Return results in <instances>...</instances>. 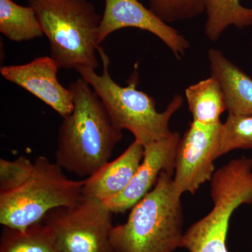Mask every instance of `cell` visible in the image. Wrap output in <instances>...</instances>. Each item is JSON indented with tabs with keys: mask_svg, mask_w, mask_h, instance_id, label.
Returning <instances> with one entry per match:
<instances>
[{
	"mask_svg": "<svg viewBox=\"0 0 252 252\" xmlns=\"http://www.w3.org/2000/svg\"><path fill=\"white\" fill-rule=\"evenodd\" d=\"M68 89L74 109L60 126L56 162L78 177L88 178L109 162L122 140V130L85 79L79 78Z\"/></svg>",
	"mask_w": 252,
	"mask_h": 252,
	"instance_id": "obj_1",
	"label": "cell"
},
{
	"mask_svg": "<svg viewBox=\"0 0 252 252\" xmlns=\"http://www.w3.org/2000/svg\"><path fill=\"white\" fill-rule=\"evenodd\" d=\"M174 173L163 171L153 189L132 207L124 223L113 227L110 241L115 252H174L183 237L182 194Z\"/></svg>",
	"mask_w": 252,
	"mask_h": 252,
	"instance_id": "obj_2",
	"label": "cell"
},
{
	"mask_svg": "<svg viewBox=\"0 0 252 252\" xmlns=\"http://www.w3.org/2000/svg\"><path fill=\"white\" fill-rule=\"evenodd\" d=\"M59 69H95L102 16L89 0H28Z\"/></svg>",
	"mask_w": 252,
	"mask_h": 252,
	"instance_id": "obj_3",
	"label": "cell"
},
{
	"mask_svg": "<svg viewBox=\"0 0 252 252\" xmlns=\"http://www.w3.org/2000/svg\"><path fill=\"white\" fill-rule=\"evenodd\" d=\"M97 52L102 63V74L88 67L75 70L99 96L116 126L122 130L130 131L135 140L144 147L170 135V119L182 107L183 97L176 94L166 109L159 112L154 99L136 88L137 78L131 79L126 87L113 80L109 70L108 56L100 46Z\"/></svg>",
	"mask_w": 252,
	"mask_h": 252,
	"instance_id": "obj_4",
	"label": "cell"
},
{
	"mask_svg": "<svg viewBox=\"0 0 252 252\" xmlns=\"http://www.w3.org/2000/svg\"><path fill=\"white\" fill-rule=\"evenodd\" d=\"M34 170L22 185L0 193V223L24 230L41 222L48 212L70 206L82 197L84 180H72L46 157L36 158Z\"/></svg>",
	"mask_w": 252,
	"mask_h": 252,
	"instance_id": "obj_5",
	"label": "cell"
},
{
	"mask_svg": "<svg viewBox=\"0 0 252 252\" xmlns=\"http://www.w3.org/2000/svg\"><path fill=\"white\" fill-rule=\"evenodd\" d=\"M112 215L102 201L82 195L74 205L51 210L41 222L58 252H115Z\"/></svg>",
	"mask_w": 252,
	"mask_h": 252,
	"instance_id": "obj_6",
	"label": "cell"
},
{
	"mask_svg": "<svg viewBox=\"0 0 252 252\" xmlns=\"http://www.w3.org/2000/svg\"><path fill=\"white\" fill-rule=\"evenodd\" d=\"M222 123L206 126L192 122L180 140L173 180L181 194H195L215 173Z\"/></svg>",
	"mask_w": 252,
	"mask_h": 252,
	"instance_id": "obj_7",
	"label": "cell"
},
{
	"mask_svg": "<svg viewBox=\"0 0 252 252\" xmlns=\"http://www.w3.org/2000/svg\"><path fill=\"white\" fill-rule=\"evenodd\" d=\"M127 28L152 33L170 49L177 59L185 56L190 46L185 36L163 22L139 0H105L99 26V44L114 32Z\"/></svg>",
	"mask_w": 252,
	"mask_h": 252,
	"instance_id": "obj_8",
	"label": "cell"
},
{
	"mask_svg": "<svg viewBox=\"0 0 252 252\" xmlns=\"http://www.w3.org/2000/svg\"><path fill=\"white\" fill-rule=\"evenodd\" d=\"M181 140L172 132L162 140L144 147V157L130 183L117 196L102 202L113 214L124 213L140 201L157 184L163 171L175 172L176 154Z\"/></svg>",
	"mask_w": 252,
	"mask_h": 252,
	"instance_id": "obj_9",
	"label": "cell"
},
{
	"mask_svg": "<svg viewBox=\"0 0 252 252\" xmlns=\"http://www.w3.org/2000/svg\"><path fill=\"white\" fill-rule=\"evenodd\" d=\"M57 64L50 56L36 58L20 65L4 66L0 69L2 77L28 91L64 118L74 109L69 89L58 80Z\"/></svg>",
	"mask_w": 252,
	"mask_h": 252,
	"instance_id": "obj_10",
	"label": "cell"
},
{
	"mask_svg": "<svg viewBox=\"0 0 252 252\" xmlns=\"http://www.w3.org/2000/svg\"><path fill=\"white\" fill-rule=\"evenodd\" d=\"M144 150L142 144L134 141L117 158L84 180L82 195L104 202L122 193L140 166Z\"/></svg>",
	"mask_w": 252,
	"mask_h": 252,
	"instance_id": "obj_11",
	"label": "cell"
},
{
	"mask_svg": "<svg viewBox=\"0 0 252 252\" xmlns=\"http://www.w3.org/2000/svg\"><path fill=\"white\" fill-rule=\"evenodd\" d=\"M211 76L220 81L226 98L228 114L252 115V79L220 50L208 54Z\"/></svg>",
	"mask_w": 252,
	"mask_h": 252,
	"instance_id": "obj_12",
	"label": "cell"
},
{
	"mask_svg": "<svg viewBox=\"0 0 252 252\" xmlns=\"http://www.w3.org/2000/svg\"><path fill=\"white\" fill-rule=\"evenodd\" d=\"M185 97L193 122L203 125L220 124V115L227 111L224 91L220 81L213 76L189 86L185 91Z\"/></svg>",
	"mask_w": 252,
	"mask_h": 252,
	"instance_id": "obj_13",
	"label": "cell"
},
{
	"mask_svg": "<svg viewBox=\"0 0 252 252\" xmlns=\"http://www.w3.org/2000/svg\"><path fill=\"white\" fill-rule=\"evenodd\" d=\"M205 34L211 41L218 40L230 26L243 29L252 25V7H245L240 0H205Z\"/></svg>",
	"mask_w": 252,
	"mask_h": 252,
	"instance_id": "obj_14",
	"label": "cell"
},
{
	"mask_svg": "<svg viewBox=\"0 0 252 252\" xmlns=\"http://www.w3.org/2000/svg\"><path fill=\"white\" fill-rule=\"evenodd\" d=\"M0 32L10 40H32L44 34L35 11L12 0H0Z\"/></svg>",
	"mask_w": 252,
	"mask_h": 252,
	"instance_id": "obj_15",
	"label": "cell"
},
{
	"mask_svg": "<svg viewBox=\"0 0 252 252\" xmlns=\"http://www.w3.org/2000/svg\"><path fill=\"white\" fill-rule=\"evenodd\" d=\"M0 252H58L47 227L42 222L24 230L4 227Z\"/></svg>",
	"mask_w": 252,
	"mask_h": 252,
	"instance_id": "obj_16",
	"label": "cell"
},
{
	"mask_svg": "<svg viewBox=\"0 0 252 252\" xmlns=\"http://www.w3.org/2000/svg\"><path fill=\"white\" fill-rule=\"evenodd\" d=\"M252 149V115L228 114L220 126L217 158L236 149Z\"/></svg>",
	"mask_w": 252,
	"mask_h": 252,
	"instance_id": "obj_17",
	"label": "cell"
},
{
	"mask_svg": "<svg viewBox=\"0 0 252 252\" xmlns=\"http://www.w3.org/2000/svg\"><path fill=\"white\" fill-rule=\"evenodd\" d=\"M150 9L169 23L197 17L205 12V0H148Z\"/></svg>",
	"mask_w": 252,
	"mask_h": 252,
	"instance_id": "obj_18",
	"label": "cell"
},
{
	"mask_svg": "<svg viewBox=\"0 0 252 252\" xmlns=\"http://www.w3.org/2000/svg\"><path fill=\"white\" fill-rule=\"evenodd\" d=\"M34 162L26 157L14 160L0 159V193L17 189L29 178Z\"/></svg>",
	"mask_w": 252,
	"mask_h": 252,
	"instance_id": "obj_19",
	"label": "cell"
}]
</instances>
